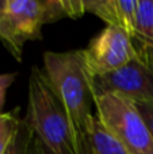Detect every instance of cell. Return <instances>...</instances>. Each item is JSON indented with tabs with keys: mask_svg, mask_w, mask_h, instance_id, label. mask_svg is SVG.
<instances>
[{
	"mask_svg": "<svg viewBox=\"0 0 153 154\" xmlns=\"http://www.w3.org/2000/svg\"><path fill=\"white\" fill-rule=\"evenodd\" d=\"M43 72L67 111L76 142L77 154H89L88 127L95 108L92 76L88 70L84 49L68 51H45Z\"/></svg>",
	"mask_w": 153,
	"mask_h": 154,
	"instance_id": "cell-1",
	"label": "cell"
},
{
	"mask_svg": "<svg viewBox=\"0 0 153 154\" xmlns=\"http://www.w3.org/2000/svg\"><path fill=\"white\" fill-rule=\"evenodd\" d=\"M24 118L49 154H77L67 111L43 69L38 66L30 70L29 104Z\"/></svg>",
	"mask_w": 153,
	"mask_h": 154,
	"instance_id": "cell-2",
	"label": "cell"
},
{
	"mask_svg": "<svg viewBox=\"0 0 153 154\" xmlns=\"http://www.w3.org/2000/svg\"><path fill=\"white\" fill-rule=\"evenodd\" d=\"M96 118L127 154H153V135L132 99L117 92L94 96Z\"/></svg>",
	"mask_w": 153,
	"mask_h": 154,
	"instance_id": "cell-3",
	"label": "cell"
},
{
	"mask_svg": "<svg viewBox=\"0 0 153 154\" xmlns=\"http://www.w3.org/2000/svg\"><path fill=\"white\" fill-rule=\"evenodd\" d=\"M46 23H52L46 0H0V42L18 62L27 41L42 39Z\"/></svg>",
	"mask_w": 153,
	"mask_h": 154,
	"instance_id": "cell-4",
	"label": "cell"
},
{
	"mask_svg": "<svg viewBox=\"0 0 153 154\" xmlns=\"http://www.w3.org/2000/svg\"><path fill=\"white\" fill-rule=\"evenodd\" d=\"M134 46L137 54L126 66L110 75L92 77V95L117 92L133 101L153 103V46L138 42Z\"/></svg>",
	"mask_w": 153,
	"mask_h": 154,
	"instance_id": "cell-5",
	"label": "cell"
},
{
	"mask_svg": "<svg viewBox=\"0 0 153 154\" xmlns=\"http://www.w3.org/2000/svg\"><path fill=\"white\" fill-rule=\"evenodd\" d=\"M86 61L92 77L110 75L126 66L136 57L133 38L119 27L107 26L84 49Z\"/></svg>",
	"mask_w": 153,
	"mask_h": 154,
	"instance_id": "cell-6",
	"label": "cell"
},
{
	"mask_svg": "<svg viewBox=\"0 0 153 154\" xmlns=\"http://www.w3.org/2000/svg\"><path fill=\"white\" fill-rule=\"evenodd\" d=\"M138 0H87L86 12H91L105 20L107 26L119 27L134 37L136 11Z\"/></svg>",
	"mask_w": 153,
	"mask_h": 154,
	"instance_id": "cell-7",
	"label": "cell"
},
{
	"mask_svg": "<svg viewBox=\"0 0 153 154\" xmlns=\"http://www.w3.org/2000/svg\"><path fill=\"white\" fill-rule=\"evenodd\" d=\"M89 137V154H127L121 143L106 130L94 115L88 127Z\"/></svg>",
	"mask_w": 153,
	"mask_h": 154,
	"instance_id": "cell-8",
	"label": "cell"
},
{
	"mask_svg": "<svg viewBox=\"0 0 153 154\" xmlns=\"http://www.w3.org/2000/svg\"><path fill=\"white\" fill-rule=\"evenodd\" d=\"M133 41L153 46V0H138Z\"/></svg>",
	"mask_w": 153,
	"mask_h": 154,
	"instance_id": "cell-9",
	"label": "cell"
},
{
	"mask_svg": "<svg viewBox=\"0 0 153 154\" xmlns=\"http://www.w3.org/2000/svg\"><path fill=\"white\" fill-rule=\"evenodd\" d=\"M23 118L19 116V108L10 112H0V154H4L14 141Z\"/></svg>",
	"mask_w": 153,
	"mask_h": 154,
	"instance_id": "cell-10",
	"label": "cell"
},
{
	"mask_svg": "<svg viewBox=\"0 0 153 154\" xmlns=\"http://www.w3.org/2000/svg\"><path fill=\"white\" fill-rule=\"evenodd\" d=\"M33 138H34V131L31 130L30 125L27 123L26 118H23L15 138L11 142V145L8 146L4 154H26L27 147H29Z\"/></svg>",
	"mask_w": 153,
	"mask_h": 154,
	"instance_id": "cell-11",
	"label": "cell"
},
{
	"mask_svg": "<svg viewBox=\"0 0 153 154\" xmlns=\"http://www.w3.org/2000/svg\"><path fill=\"white\" fill-rule=\"evenodd\" d=\"M16 76H18V73H16V72H12V73H0V112H2V108L4 107L7 91L10 89V87L14 84Z\"/></svg>",
	"mask_w": 153,
	"mask_h": 154,
	"instance_id": "cell-12",
	"label": "cell"
},
{
	"mask_svg": "<svg viewBox=\"0 0 153 154\" xmlns=\"http://www.w3.org/2000/svg\"><path fill=\"white\" fill-rule=\"evenodd\" d=\"M134 103L153 135V103L151 101H134Z\"/></svg>",
	"mask_w": 153,
	"mask_h": 154,
	"instance_id": "cell-13",
	"label": "cell"
},
{
	"mask_svg": "<svg viewBox=\"0 0 153 154\" xmlns=\"http://www.w3.org/2000/svg\"><path fill=\"white\" fill-rule=\"evenodd\" d=\"M26 154H49L48 150L45 149V146L42 145V142L34 135V138L31 139L29 147H27Z\"/></svg>",
	"mask_w": 153,
	"mask_h": 154,
	"instance_id": "cell-14",
	"label": "cell"
}]
</instances>
